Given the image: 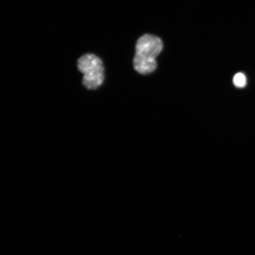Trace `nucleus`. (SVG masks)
<instances>
[{"label":"nucleus","mask_w":255,"mask_h":255,"mask_svg":"<svg viewBox=\"0 0 255 255\" xmlns=\"http://www.w3.org/2000/svg\"><path fill=\"white\" fill-rule=\"evenodd\" d=\"M163 43L159 37L145 34L137 40L133 65L141 75H148L157 68L156 58L161 53Z\"/></svg>","instance_id":"obj_1"},{"label":"nucleus","mask_w":255,"mask_h":255,"mask_svg":"<svg viewBox=\"0 0 255 255\" xmlns=\"http://www.w3.org/2000/svg\"><path fill=\"white\" fill-rule=\"evenodd\" d=\"M77 66L83 74L82 84L86 88L94 90L103 84L104 66L100 57L94 54H85L78 59Z\"/></svg>","instance_id":"obj_2"},{"label":"nucleus","mask_w":255,"mask_h":255,"mask_svg":"<svg viewBox=\"0 0 255 255\" xmlns=\"http://www.w3.org/2000/svg\"><path fill=\"white\" fill-rule=\"evenodd\" d=\"M234 84L238 88H244L247 84L246 76L242 73H238L234 78Z\"/></svg>","instance_id":"obj_3"}]
</instances>
